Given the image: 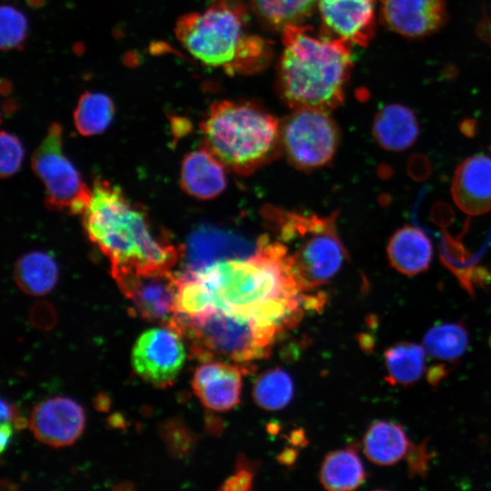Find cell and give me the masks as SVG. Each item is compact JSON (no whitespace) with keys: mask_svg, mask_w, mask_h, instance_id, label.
<instances>
[{"mask_svg":"<svg viewBox=\"0 0 491 491\" xmlns=\"http://www.w3.org/2000/svg\"><path fill=\"white\" fill-rule=\"evenodd\" d=\"M179 275L180 302L190 314L219 309L249 317L277 334L297 324L304 309L322 303L302 289L280 246L268 235L258 239V250L250 257Z\"/></svg>","mask_w":491,"mask_h":491,"instance_id":"obj_1","label":"cell"},{"mask_svg":"<svg viewBox=\"0 0 491 491\" xmlns=\"http://www.w3.org/2000/svg\"><path fill=\"white\" fill-rule=\"evenodd\" d=\"M282 30L277 84L285 103L293 110L328 112L340 105L353 67L352 44L324 28L316 33L295 24Z\"/></svg>","mask_w":491,"mask_h":491,"instance_id":"obj_2","label":"cell"},{"mask_svg":"<svg viewBox=\"0 0 491 491\" xmlns=\"http://www.w3.org/2000/svg\"><path fill=\"white\" fill-rule=\"evenodd\" d=\"M83 223L111 267L171 269L184 254V246L154 235L145 211L105 180H95Z\"/></svg>","mask_w":491,"mask_h":491,"instance_id":"obj_3","label":"cell"},{"mask_svg":"<svg viewBox=\"0 0 491 491\" xmlns=\"http://www.w3.org/2000/svg\"><path fill=\"white\" fill-rule=\"evenodd\" d=\"M247 15L236 0H216L202 13H188L175 25L176 38L200 62L228 75L252 74L269 62L271 46L246 31Z\"/></svg>","mask_w":491,"mask_h":491,"instance_id":"obj_4","label":"cell"},{"mask_svg":"<svg viewBox=\"0 0 491 491\" xmlns=\"http://www.w3.org/2000/svg\"><path fill=\"white\" fill-rule=\"evenodd\" d=\"M280 124L253 102L223 100L211 105L200 129L204 145L225 168L248 175L281 153Z\"/></svg>","mask_w":491,"mask_h":491,"instance_id":"obj_5","label":"cell"},{"mask_svg":"<svg viewBox=\"0 0 491 491\" xmlns=\"http://www.w3.org/2000/svg\"><path fill=\"white\" fill-rule=\"evenodd\" d=\"M263 217L306 293L326 284L341 269L346 252L336 230V213L301 214L266 205Z\"/></svg>","mask_w":491,"mask_h":491,"instance_id":"obj_6","label":"cell"},{"mask_svg":"<svg viewBox=\"0 0 491 491\" xmlns=\"http://www.w3.org/2000/svg\"><path fill=\"white\" fill-rule=\"evenodd\" d=\"M170 326L191 343L200 361L221 360L249 368L268 356L277 333L255 320L219 309L192 318L174 317Z\"/></svg>","mask_w":491,"mask_h":491,"instance_id":"obj_7","label":"cell"},{"mask_svg":"<svg viewBox=\"0 0 491 491\" xmlns=\"http://www.w3.org/2000/svg\"><path fill=\"white\" fill-rule=\"evenodd\" d=\"M32 168L45 188V204L51 211L83 215L92 198V190L63 154L62 127L54 123L32 155Z\"/></svg>","mask_w":491,"mask_h":491,"instance_id":"obj_8","label":"cell"},{"mask_svg":"<svg viewBox=\"0 0 491 491\" xmlns=\"http://www.w3.org/2000/svg\"><path fill=\"white\" fill-rule=\"evenodd\" d=\"M328 111L298 108L280 124L281 148L296 168L309 171L327 164L339 144V130Z\"/></svg>","mask_w":491,"mask_h":491,"instance_id":"obj_9","label":"cell"},{"mask_svg":"<svg viewBox=\"0 0 491 491\" xmlns=\"http://www.w3.org/2000/svg\"><path fill=\"white\" fill-rule=\"evenodd\" d=\"M122 293L140 316L168 326L175 314L177 276L165 267H111Z\"/></svg>","mask_w":491,"mask_h":491,"instance_id":"obj_10","label":"cell"},{"mask_svg":"<svg viewBox=\"0 0 491 491\" xmlns=\"http://www.w3.org/2000/svg\"><path fill=\"white\" fill-rule=\"evenodd\" d=\"M181 337L178 331L168 326L144 332L132 350V364L136 374L155 386L172 385L185 360Z\"/></svg>","mask_w":491,"mask_h":491,"instance_id":"obj_11","label":"cell"},{"mask_svg":"<svg viewBox=\"0 0 491 491\" xmlns=\"http://www.w3.org/2000/svg\"><path fill=\"white\" fill-rule=\"evenodd\" d=\"M85 423V412L79 404L69 397L57 396L33 408L29 427L38 441L53 447H62L79 438Z\"/></svg>","mask_w":491,"mask_h":491,"instance_id":"obj_12","label":"cell"},{"mask_svg":"<svg viewBox=\"0 0 491 491\" xmlns=\"http://www.w3.org/2000/svg\"><path fill=\"white\" fill-rule=\"evenodd\" d=\"M257 250L258 240L252 242L227 231L203 225L192 232L184 246V271L195 272L218 261L250 257Z\"/></svg>","mask_w":491,"mask_h":491,"instance_id":"obj_13","label":"cell"},{"mask_svg":"<svg viewBox=\"0 0 491 491\" xmlns=\"http://www.w3.org/2000/svg\"><path fill=\"white\" fill-rule=\"evenodd\" d=\"M248 368L234 363L211 360L196 367L192 386L200 402L213 411H227L240 402L243 375Z\"/></svg>","mask_w":491,"mask_h":491,"instance_id":"obj_14","label":"cell"},{"mask_svg":"<svg viewBox=\"0 0 491 491\" xmlns=\"http://www.w3.org/2000/svg\"><path fill=\"white\" fill-rule=\"evenodd\" d=\"M316 6L328 33L360 46L373 38L376 0H317Z\"/></svg>","mask_w":491,"mask_h":491,"instance_id":"obj_15","label":"cell"},{"mask_svg":"<svg viewBox=\"0 0 491 491\" xmlns=\"http://www.w3.org/2000/svg\"><path fill=\"white\" fill-rule=\"evenodd\" d=\"M379 3L385 25L406 37L429 35L446 20L445 0H379Z\"/></svg>","mask_w":491,"mask_h":491,"instance_id":"obj_16","label":"cell"},{"mask_svg":"<svg viewBox=\"0 0 491 491\" xmlns=\"http://www.w3.org/2000/svg\"><path fill=\"white\" fill-rule=\"evenodd\" d=\"M456 205L471 215L491 210V155L476 154L456 167L451 185Z\"/></svg>","mask_w":491,"mask_h":491,"instance_id":"obj_17","label":"cell"},{"mask_svg":"<svg viewBox=\"0 0 491 491\" xmlns=\"http://www.w3.org/2000/svg\"><path fill=\"white\" fill-rule=\"evenodd\" d=\"M225 169V165L203 145L184 157L181 186L185 193L197 199L215 198L226 187Z\"/></svg>","mask_w":491,"mask_h":491,"instance_id":"obj_18","label":"cell"},{"mask_svg":"<svg viewBox=\"0 0 491 491\" xmlns=\"http://www.w3.org/2000/svg\"><path fill=\"white\" fill-rule=\"evenodd\" d=\"M386 255L397 272L416 276L428 269L433 259V245L421 229L406 225L389 238Z\"/></svg>","mask_w":491,"mask_h":491,"instance_id":"obj_19","label":"cell"},{"mask_svg":"<svg viewBox=\"0 0 491 491\" xmlns=\"http://www.w3.org/2000/svg\"><path fill=\"white\" fill-rule=\"evenodd\" d=\"M372 134L382 148L399 152L416 143L419 135V125L416 115L409 107L390 104L376 114Z\"/></svg>","mask_w":491,"mask_h":491,"instance_id":"obj_20","label":"cell"},{"mask_svg":"<svg viewBox=\"0 0 491 491\" xmlns=\"http://www.w3.org/2000/svg\"><path fill=\"white\" fill-rule=\"evenodd\" d=\"M412 445L403 426L394 421L377 420L363 438L366 456L379 466H393L406 458Z\"/></svg>","mask_w":491,"mask_h":491,"instance_id":"obj_21","label":"cell"},{"mask_svg":"<svg viewBox=\"0 0 491 491\" xmlns=\"http://www.w3.org/2000/svg\"><path fill=\"white\" fill-rule=\"evenodd\" d=\"M366 474L362 460L354 446L327 454L320 467L319 479L330 491H349L358 488Z\"/></svg>","mask_w":491,"mask_h":491,"instance_id":"obj_22","label":"cell"},{"mask_svg":"<svg viewBox=\"0 0 491 491\" xmlns=\"http://www.w3.org/2000/svg\"><path fill=\"white\" fill-rule=\"evenodd\" d=\"M426 355L424 346L409 341L387 347L384 353L386 381L404 387L415 385L426 373Z\"/></svg>","mask_w":491,"mask_h":491,"instance_id":"obj_23","label":"cell"},{"mask_svg":"<svg viewBox=\"0 0 491 491\" xmlns=\"http://www.w3.org/2000/svg\"><path fill=\"white\" fill-rule=\"evenodd\" d=\"M58 268L55 260L43 252H30L18 259L15 279L22 291L30 296H44L55 286Z\"/></svg>","mask_w":491,"mask_h":491,"instance_id":"obj_24","label":"cell"},{"mask_svg":"<svg viewBox=\"0 0 491 491\" xmlns=\"http://www.w3.org/2000/svg\"><path fill=\"white\" fill-rule=\"evenodd\" d=\"M469 342V331L464 323L443 322L426 331L423 338V346L431 357L455 362L466 353Z\"/></svg>","mask_w":491,"mask_h":491,"instance_id":"obj_25","label":"cell"},{"mask_svg":"<svg viewBox=\"0 0 491 491\" xmlns=\"http://www.w3.org/2000/svg\"><path fill=\"white\" fill-rule=\"evenodd\" d=\"M115 114L112 99L101 93H84L74 111L76 130L85 136L98 135L110 125Z\"/></svg>","mask_w":491,"mask_h":491,"instance_id":"obj_26","label":"cell"},{"mask_svg":"<svg viewBox=\"0 0 491 491\" xmlns=\"http://www.w3.org/2000/svg\"><path fill=\"white\" fill-rule=\"evenodd\" d=\"M252 396L255 403L268 411L286 407L294 396L290 375L280 367L267 369L255 380Z\"/></svg>","mask_w":491,"mask_h":491,"instance_id":"obj_27","label":"cell"},{"mask_svg":"<svg viewBox=\"0 0 491 491\" xmlns=\"http://www.w3.org/2000/svg\"><path fill=\"white\" fill-rule=\"evenodd\" d=\"M251 2L265 22L281 29L300 23L317 5V0H251Z\"/></svg>","mask_w":491,"mask_h":491,"instance_id":"obj_28","label":"cell"},{"mask_svg":"<svg viewBox=\"0 0 491 491\" xmlns=\"http://www.w3.org/2000/svg\"><path fill=\"white\" fill-rule=\"evenodd\" d=\"M1 48L11 50L22 45L27 32V21L16 8L3 5L0 11Z\"/></svg>","mask_w":491,"mask_h":491,"instance_id":"obj_29","label":"cell"},{"mask_svg":"<svg viewBox=\"0 0 491 491\" xmlns=\"http://www.w3.org/2000/svg\"><path fill=\"white\" fill-rule=\"evenodd\" d=\"M24 158V148L20 140L6 132L1 133V177L14 175L21 166Z\"/></svg>","mask_w":491,"mask_h":491,"instance_id":"obj_30","label":"cell"},{"mask_svg":"<svg viewBox=\"0 0 491 491\" xmlns=\"http://www.w3.org/2000/svg\"><path fill=\"white\" fill-rule=\"evenodd\" d=\"M162 435L169 449L175 455L189 451L192 439L188 431L175 421H168L162 426Z\"/></svg>","mask_w":491,"mask_h":491,"instance_id":"obj_31","label":"cell"},{"mask_svg":"<svg viewBox=\"0 0 491 491\" xmlns=\"http://www.w3.org/2000/svg\"><path fill=\"white\" fill-rule=\"evenodd\" d=\"M432 454L427 447V440L420 444L412 443L406 456L408 476L424 477L427 474Z\"/></svg>","mask_w":491,"mask_h":491,"instance_id":"obj_32","label":"cell"},{"mask_svg":"<svg viewBox=\"0 0 491 491\" xmlns=\"http://www.w3.org/2000/svg\"><path fill=\"white\" fill-rule=\"evenodd\" d=\"M252 484L253 473L245 461L240 460L235 472L224 482L220 489L226 491L248 490L251 488Z\"/></svg>","mask_w":491,"mask_h":491,"instance_id":"obj_33","label":"cell"},{"mask_svg":"<svg viewBox=\"0 0 491 491\" xmlns=\"http://www.w3.org/2000/svg\"><path fill=\"white\" fill-rule=\"evenodd\" d=\"M448 374V369L446 365L439 364L437 366H432L426 373V378L428 383L436 386Z\"/></svg>","mask_w":491,"mask_h":491,"instance_id":"obj_34","label":"cell"},{"mask_svg":"<svg viewBox=\"0 0 491 491\" xmlns=\"http://www.w3.org/2000/svg\"><path fill=\"white\" fill-rule=\"evenodd\" d=\"M16 411L15 407L5 401V399H2L1 401V423L4 422H11L12 420L17 419L16 418Z\"/></svg>","mask_w":491,"mask_h":491,"instance_id":"obj_35","label":"cell"},{"mask_svg":"<svg viewBox=\"0 0 491 491\" xmlns=\"http://www.w3.org/2000/svg\"><path fill=\"white\" fill-rule=\"evenodd\" d=\"M12 427L10 426V423L9 422H4V423H1V430H0V435H1V441H0V447H1V452L3 453L4 450L5 449V447L7 446L10 439H11V436H12Z\"/></svg>","mask_w":491,"mask_h":491,"instance_id":"obj_36","label":"cell"}]
</instances>
